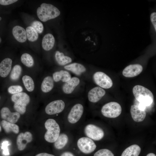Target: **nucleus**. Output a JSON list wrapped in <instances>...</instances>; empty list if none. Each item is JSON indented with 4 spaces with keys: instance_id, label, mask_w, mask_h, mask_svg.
<instances>
[{
    "instance_id": "obj_1",
    "label": "nucleus",
    "mask_w": 156,
    "mask_h": 156,
    "mask_svg": "<svg viewBox=\"0 0 156 156\" xmlns=\"http://www.w3.org/2000/svg\"><path fill=\"white\" fill-rule=\"evenodd\" d=\"M133 92L135 99L144 106L150 105L153 102L154 96L152 93L144 86H135L133 89Z\"/></svg>"
},
{
    "instance_id": "obj_2",
    "label": "nucleus",
    "mask_w": 156,
    "mask_h": 156,
    "mask_svg": "<svg viewBox=\"0 0 156 156\" xmlns=\"http://www.w3.org/2000/svg\"><path fill=\"white\" fill-rule=\"evenodd\" d=\"M37 14L39 19L44 22L58 16L60 12L58 9L53 5L43 3L37 8Z\"/></svg>"
},
{
    "instance_id": "obj_3",
    "label": "nucleus",
    "mask_w": 156,
    "mask_h": 156,
    "mask_svg": "<svg viewBox=\"0 0 156 156\" xmlns=\"http://www.w3.org/2000/svg\"><path fill=\"white\" fill-rule=\"evenodd\" d=\"M44 126L47 130L44 135L45 139L49 142H54L60 134V129L58 124L54 119L50 118L46 121Z\"/></svg>"
},
{
    "instance_id": "obj_4",
    "label": "nucleus",
    "mask_w": 156,
    "mask_h": 156,
    "mask_svg": "<svg viewBox=\"0 0 156 156\" xmlns=\"http://www.w3.org/2000/svg\"><path fill=\"white\" fill-rule=\"evenodd\" d=\"M11 100L14 102V107L16 111L21 114H24L26 107L30 102L29 96L25 92H21L13 94Z\"/></svg>"
},
{
    "instance_id": "obj_5",
    "label": "nucleus",
    "mask_w": 156,
    "mask_h": 156,
    "mask_svg": "<svg viewBox=\"0 0 156 156\" xmlns=\"http://www.w3.org/2000/svg\"><path fill=\"white\" fill-rule=\"evenodd\" d=\"M104 116L110 118H114L118 116L122 112L120 105L115 102H111L104 105L101 110Z\"/></svg>"
},
{
    "instance_id": "obj_6",
    "label": "nucleus",
    "mask_w": 156,
    "mask_h": 156,
    "mask_svg": "<svg viewBox=\"0 0 156 156\" xmlns=\"http://www.w3.org/2000/svg\"><path fill=\"white\" fill-rule=\"evenodd\" d=\"M84 132L88 137L95 141L101 140L104 135V132L102 129L93 124L86 125L85 127Z\"/></svg>"
},
{
    "instance_id": "obj_7",
    "label": "nucleus",
    "mask_w": 156,
    "mask_h": 156,
    "mask_svg": "<svg viewBox=\"0 0 156 156\" xmlns=\"http://www.w3.org/2000/svg\"><path fill=\"white\" fill-rule=\"evenodd\" d=\"M77 145L80 151L86 154L93 152L96 147L93 140L88 137H82L79 138L77 141Z\"/></svg>"
},
{
    "instance_id": "obj_8",
    "label": "nucleus",
    "mask_w": 156,
    "mask_h": 156,
    "mask_svg": "<svg viewBox=\"0 0 156 156\" xmlns=\"http://www.w3.org/2000/svg\"><path fill=\"white\" fill-rule=\"evenodd\" d=\"M93 78L95 83L101 88L108 89L113 85V82L110 78L103 72H96L93 75Z\"/></svg>"
},
{
    "instance_id": "obj_9",
    "label": "nucleus",
    "mask_w": 156,
    "mask_h": 156,
    "mask_svg": "<svg viewBox=\"0 0 156 156\" xmlns=\"http://www.w3.org/2000/svg\"><path fill=\"white\" fill-rule=\"evenodd\" d=\"M83 110V107L81 104L77 103L74 105L71 108L67 116L68 122L72 124L78 122L81 117Z\"/></svg>"
},
{
    "instance_id": "obj_10",
    "label": "nucleus",
    "mask_w": 156,
    "mask_h": 156,
    "mask_svg": "<svg viewBox=\"0 0 156 156\" xmlns=\"http://www.w3.org/2000/svg\"><path fill=\"white\" fill-rule=\"evenodd\" d=\"M65 104L63 101L58 100L52 101L46 106L45 112L48 114L52 115L62 112L64 109Z\"/></svg>"
},
{
    "instance_id": "obj_11",
    "label": "nucleus",
    "mask_w": 156,
    "mask_h": 156,
    "mask_svg": "<svg viewBox=\"0 0 156 156\" xmlns=\"http://www.w3.org/2000/svg\"><path fill=\"white\" fill-rule=\"evenodd\" d=\"M1 116L3 120L11 123H15L20 117V114L17 112H11L6 107H3L0 111Z\"/></svg>"
},
{
    "instance_id": "obj_12",
    "label": "nucleus",
    "mask_w": 156,
    "mask_h": 156,
    "mask_svg": "<svg viewBox=\"0 0 156 156\" xmlns=\"http://www.w3.org/2000/svg\"><path fill=\"white\" fill-rule=\"evenodd\" d=\"M32 140V134L30 132L26 131L24 133H20L16 139L18 149L20 151L23 150L26 147L27 144L31 142Z\"/></svg>"
},
{
    "instance_id": "obj_13",
    "label": "nucleus",
    "mask_w": 156,
    "mask_h": 156,
    "mask_svg": "<svg viewBox=\"0 0 156 156\" xmlns=\"http://www.w3.org/2000/svg\"><path fill=\"white\" fill-rule=\"evenodd\" d=\"M142 70V66L140 64H130L124 69L122 74L125 77H132L139 75Z\"/></svg>"
},
{
    "instance_id": "obj_14",
    "label": "nucleus",
    "mask_w": 156,
    "mask_h": 156,
    "mask_svg": "<svg viewBox=\"0 0 156 156\" xmlns=\"http://www.w3.org/2000/svg\"><path fill=\"white\" fill-rule=\"evenodd\" d=\"M105 91L100 87H95L90 90L88 93L89 101L92 103L99 101L105 94Z\"/></svg>"
},
{
    "instance_id": "obj_15",
    "label": "nucleus",
    "mask_w": 156,
    "mask_h": 156,
    "mask_svg": "<svg viewBox=\"0 0 156 156\" xmlns=\"http://www.w3.org/2000/svg\"><path fill=\"white\" fill-rule=\"evenodd\" d=\"M130 113L133 119L136 122L143 121L146 115L144 109H141L139 106L136 105H133L131 106Z\"/></svg>"
},
{
    "instance_id": "obj_16",
    "label": "nucleus",
    "mask_w": 156,
    "mask_h": 156,
    "mask_svg": "<svg viewBox=\"0 0 156 156\" xmlns=\"http://www.w3.org/2000/svg\"><path fill=\"white\" fill-rule=\"evenodd\" d=\"M79 83L80 80L78 78L76 77L71 78L70 80L64 84L62 87V90L66 94H70Z\"/></svg>"
},
{
    "instance_id": "obj_17",
    "label": "nucleus",
    "mask_w": 156,
    "mask_h": 156,
    "mask_svg": "<svg viewBox=\"0 0 156 156\" xmlns=\"http://www.w3.org/2000/svg\"><path fill=\"white\" fill-rule=\"evenodd\" d=\"M12 33L15 39L19 42L23 43L26 41V31L23 27L19 26H14L12 29Z\"/></svg>"
},
{
    "instance_id": "obj_18",
    "label": "nucleus",
    "mask_w": 156,
    "mask_h": 156,
    "mask_svg": "<svg viewBox=\"0 0 156 156\" xmlns=\"http://www.w3.org/2000/svg\"><path fill=\"white\" fill-rule=\"evenodd\" d=\"M12 61L9 58L4 59L0 64V75L2 77H6L10 73Z\"/></svg>"
},
{
    "instance_id": "obj_19",
    "label": "nucleus",
    "mask_w": 156,
    "mask_h": 156,
    "mask_svg": "<svg viewBox=\"0 0 156 156\" xmlns=\"http://www.w3.org/2000/svg\"><path fill=\"white\" fill-rule=\"evenodd\" d=\"M64 68L71 71L77 75H80L86 70V68L82 64L76 63H72L66 65Z\"/></svg>"
},
{
    "instance_id": "obj_20",
    "label": "nucleus",
    "mask_w": 156,
    "mask_h": 156,
    "mask_svg": "<svg viewBox=\"0 0 156 156\" xmlns=\"http://www.w3.org/2000/svg\"><path fill=\"white\" fill-rule=\"evenodd\" d=\"M54 43V36L52 34L48 33L46 34L43 38L42 47L44 50L48 51L53 48Z\"/></svg>"
},
{
    "instance_id": "obj_21",
    "label": "nucleus",
    "mask_w": 156,
    "mask_h": 156,
    "mask_svg": "<svg viewBox=\"0 0 156 156\" xmlns=\"http://www.w3.org/2000/svg\"><path fill=\"white\" fill-rule=\"evenodd\" d=\"M54 81L58 82L60 80L63 82H66L71 78L70 74L67 71L61 70L54 73L53 75Z\"/></svg>"
},
{
    "instance_id": "obj_22",
    "label": "nucleus",
    "mask_w": 156,
    "mask_h": 156,
    "mask_svg": "<svg viewBox=\"0 0 156 156\" xmlns=\"http://www.w3.org/2000/svg\"><path fill=\"white\" fill-rule=\"evenodd\" d=\"M1 125L6 133L13 132L16 134H18L19 132V127L18 125L10 122L4 120L1 121Z\"/></svg>"
},
{
    "instance_id": "obj_23",
    "label": "nucleus",
    "mask_w": 156,
    "mask_h": 156,
    "mask_svg": "<svg viewBox=\"0 0 156 156\" xmlns=\"http://www.w3.org/2000/svg\"><path fill=\"white\" fill-rule=\"evenodd\" d=\"M141 150L139 146L137 144H133L125 149L121 156H138Z\"/></svg>"
},
{
    "instance_id": "obj_24",
    "label": "nucleus",
    "mask_w": 156,
    "mask_h": 156,
    "mask_svg": "<svg viewBox=\"0 0 156 156\" xmlns=\"http://www.w3.org/2000/svg\"><path fill=\"white\" fill-rule=\"evenodd\" d=\"M54 80L50 76H47L43 80L41 86L42 91L47 93L51 91L54 86Z\"/></svg>"
},
{
    "instance_id": "obj_25",
    "label": "nucleus",
    "mask_w": 156,
    "mask_h": 156,
    "mask_svg": "<svg viewBox=\"0 0 156 156\" xmlns=\"http://www.w3.org/2000/svg\"><path fill=\"white\" fill-rule=\"evenodd\" d=\"M68 137L66 134L64 133L60 134L56 140L54 142L55 148L58 149H62L67 143Z\"/></svg>"
},
{
    "instance_id": "obj_26",
    "label": "nucleus",
    "mask_w": 156,
    "mask_h": 156,
    "mask_svg": "<svg viewBox=\"0 0 156 156\" xmlns=\"http://www.w3.org/2000/svg\"><path fill=\"white\" fill-rule=\"evenodd\" d=\"M56 60L59 64L64 65L72 62V59L70 57L64 55L62 52L57 51L55 54Z\"/></svg>"
},
{
    "instance_id": "obj_27",
    "label": "nucleus",
    "mask_w": 156,
    "mask_h": 156,
    "mask_svg": "<svg viewBox=\"0 0 156 156\" xmlns=\"http://www.w3.org/2000/svg\"><path fill=\"white\" fill-rule=\"evenodd\" d=\"M22 79L26 89L29 92L32 91L34 88V84L32 78L28 75H25Z\"/></svg>"
},
{
    "instance_id": "obj_28",
    "label": "nucleus",
    "mask_w": 156,
    "mask_h": 156,
    "mask_svg": "<svg viewBox=\"0 0 156 156\" xmlns=\"http://www.w3.org/2000/svg\"><path fill=\"white\" fill-rule=\"evenodd\" d=\"M27 37L28 40L31 42H34L37 40L38 38L37 32L32 27H27L26 29Z\"/></svg>"
},
{
    "instance_id": "obj_29",
    "label": "nucleus",
    "mask_w": 156,
    "mask_h": 156,
    "mask_svg": "<svg viewBox=\"0 0 156 156\" xmlns=\"http://www.w3.org/2000/svg\"><path fill=\"white\" fill-rule=\"evenodd\" d=\"M21 60L24 65L28 67H31L34 64V60L32 57L28 53L23 54L21 57Z\"/></svg>"
},
{
    "instance_id": "obj_30",
    "label": "nucleus",
    "mask_w": 156,
    "mask_h": 156,
    "mask_svg": "<svg viewBox=\"0 0 156 156\" xmlns=\"http://www.w3.org/2000/svg\"><path fill=\"white\" fill-rule=\"evenodd\" d=\"M21 66L18 64L16 65L13 67L10 74V78L12 80L15 81L19 78L22 72Z\"/></svg>"
},
{
    "instance_id": "obj_31",
    "label": "nucleus",
    "mask_w": 156,
    "mask_h": 156,
    "mask_svg": "<svg viewBox=\"0 0 156 156\" xmlns=\"http://www.w3.org/2000/svg\"><path fill=\"white\" fill-rule=\"evenodd\" d=\"M94 156H114L112 152L107 149H102L98 150Z\"/></svg>"
},
{
    "instance_id": "obj_32",
    "label": "nucleus",
    "mask_w": 156,
    "mask_h": 156,
    "mask_svg": "<svg viewBox=\"0 0 156 156\" xmlns=\"http://www.w3.org/2000/svg\"><path fill=\"white\" fill-rule=\"evenodd\" d=\"M31 26L39 34L41 33L43 31V25L39 21H34L31 23Z\"/></svg>"
},
{
    "instance_id": "obj_33",
    "label": "nucleus",
    "mask_w": 156,
    "mask_h": 156,
    "mask_svg": "<svg viewBox=\"0 0 156 156\" xmlns=\"http://www.w3.org/2000/svg\"><path fill=\"white\" fill-rule=\"evenodd\" d=\"M8 90L9 93L14 94L21 92L23 91V89L19 85H13L10 86Z\"/></svg>"
},
{
    "instance_id": "obj_34",
    "label": "nucleus",
    "mask_w": 156,
    "mask_h": 156,
    "mask_svg": "<svg viewBox=\"0 0 156 156\" xmlns=\"http://www.w3.org/2000/svg\"><path fill=\"white\" fill-rule=\"evenodd\" d=\"M10 145V143L7 140L3 141L2 143L1 148L3 150V155L5 156H8L10 154L8 146Z\"/></svg>"
},
{
    "instance_id": "obj_35",
    "label": "nucleus",
    "mask_w": 156,
    "mask_h": 156,
    "mask_svg": "<svg viewBox=\"0 0 156 156\" xmlns=\"http://www.w3.org/2000/svg\"><path fill=\"white\" fill-rule=\"evenodd\" d=\"M151 21L153 24L156 31V12L152 13L150 16Z\"/></svg>"
},
{
    "instance_id": "obj_36",
    "label": "nucleus",
    "mask_w": 156,
    "mask_h": 156,
    "mask_svg": "<svg viewBox=\"0 0 156 156\" xmlns=\"http://www.w3.org/2000/svg\"><path fill=\"white\" fill-rule=\"evenodd\" d=\"M17 0H0V4L2 5H9L16 1Z\"/></svg>"
},
{
    "instance_id": "obj_37",
    "label": "nucleus",
    "mask_w": 156,
    "mask_h": 156,
    "mask_svg": "<svg viewBox=\"0 0 156 156\" xmlns=\"http://www.w3.org/2000/svg\"><path fill=\"white\" fill-rule=\"evenodd\" d=\"M60 156H75V155L70 152H66L62 153Z\"/></svg>"
},
{
    "instance_id": "obj_38",
    "label": "nucleus",
    "mask_w": 156,
    "mask_h": 156,
    "mask_svg": "<svg viewBox=\"0 0 156 156\" xmlns=\"http://www.w3.org/2000/svg\"><path fill=\"white\" fill-rule=\"evenodd\" d=\"M35 156H55V155L45 153H43L37 154Z\"/></svg>"
},
{
    "instance_id": "obj_39",
    "label": "nucleus",
    "mask_w": 156,
    "mask_h": 156,
    "mask_svg": "<svg viewBox=\"0 0 156 156\" xmlns=\"http://www.w3.org/2000/svg\"><path fill=\"white\" fill-rule=\"evenodd\" d=\"M146 156H156V155L153 153H150L148 154Z\"/></svg>"
},
{
    "instance_id": "obj_40",
    "label": "nucleus",
    "mask_w": 156,
    "mask_h": 156,
    "mask_svg": "<svg viewBox=\"0 0 156 156\" xmlns=\"http://www.w3.org/2000/svg\"><path fill=\"white\" fill-rule=\"evenodd\" d=\"M1 17H0V20H1Z\"/></svg>"
},
{
    "instance_id": "obj_41",
    "label": "nucleus",
    "mask_w": 156,
    "mask_h": 156,
    "mask_svg": "<svg viewBox=\"0 0 156 156\" xmlns=\"http://www.w3.org/2000/svg\"><path fill=\"white\" fill-rule=\"evenodd\" d=\"M0 42H1V38H0Z\"/></svg>"
},
{
    "instance_id": "obj_42",
    "label": "nucleus",
    "mask_w": 156,
    "mask_h": 156,
    "mask_svg": "<svg viewBox=\"0 0 156 156\" xmlns=\"http://www.w3.org/2000/svg\"><path fill=\"white\" fill-rule=\"evenodd\" d=\"M1 126H0V131H1Z\"/></svg>"
}]
</instances>
